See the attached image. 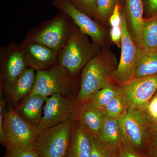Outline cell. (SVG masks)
<instances>
[{"label": "cell", "mask_w": 157, "mask_h": 157, "mask_svg": "<svg viewBox=\"0 0 157 157\" xmlns=\"http://www.w3.org/2000/svg\"><path fill=\"white\" fill-rule=\"evenodd\" d=\"M126 13L122 14L121 24L122 36L121 53L117 69L112 76L116 80L124 83L132 80L135 75L137 66L138 46L128 28Z\"/></svg>", "instance_id": "cell-7"}, {"label": "cell", "mask_w": 157, "mask_h": 157, "mask_svg": "<svg viewBox=\"0 0 157 157\" xmlns=\"http://www.w3.org/2000/svg\"><path fill=\"white\" fill-rule=\"evenodd\" d=\"M110 35L112 42L119 47H121L122 36V32L121 25L119 26L111 27Z\"/></svg>", "instance_id": "cell-32"}, {"label": "cell", "mask_w": 157, "mask_h": 157, "mask_svg": "<svg viewBox=\"0 0 157 157\" xmlns=\"http://www.w3.org/2000/svg\"><path fill=\"white\" fill-rule=\"evenodd\" d=\"M76 26L64 46L59 52L58 64L71 76L83 69L91 59L98 53L95 44L91 43L87 35Z\"/></svg>", "instance_id": "cell-1"}, {"label": "cell", "mask_w": 157, "mask_h": 157, "mask_svg": "<svg viewBox=\"0 0 157 157\" xmlns=\"http://www.w3.org/2000/svg\"><path fill=\"white\" fill-rule=\"evenodd\" d=\"M90 135L92 145V157H119V150L105 145L97 136Z\"/></svg>", "instance_id": "cell-24"}, {"label": "cell", "mask_w": 157, "mask_h": 157, "mask_svg": "<svg viewBox=\"0 0 157 157\" xmlns=\"http://www.w3.org/2000/svg\"><path fill=\"white\" fill-rule=\"evenodd\" d=\"M105 113L89 101L78 103L73 120L76 119L90 135L98 137L104 122Z\"/></svg>", "instance_id": "cell-14"}, {"label": "cell", "mask_w": 157, "mask_h": 157, "mask_svg": "<svg viewBox=\"0 0 157 157\" xmlns=\"http://www.w3.org/2000/svg\"><path fill=\"white\" fill-rule=\"evenodd\" d=\"M92 145L90 135L78 124L73 130L67 152L65 157H92Z\"/></svg>", "instance_id": "cell-15"}, {"label": "cell", "mask_w": 157, "mask_h": 157, "mask_svg": "<svg viewBox=\"0 0 157 157\" xmlns=\"http://www.w3.org/2000/svg\"><path fill=\"white\" fill-rule=\"evenodd\" d=\"M155 75H157V49L146 50L138 48L137 68L132 79Z\"/></svg>", "instance_id": "cell-19"}, {"label": "cell", "mask_w": 157, "mask_h": 157, "mask_svg": "<svg viewBox=\"0 0 157 157\" xmlns=\"http://www.w3.org/2000/svg\"><path fill=\"white\" fill-rule=\"evenodd\" d=\"M47 98L38 95L26 97L20 107L21 116L32 125L36 127L42 118L44 104Z\"/></svg>", "instance_id": "cell-17"}, {"label": "cell", "mask_w": 157, "mask_h": 157, "mask_svg": "<svg viewBox=\"0 0 157 157\" xmlns=\"http://www.w3.org/2000/svg\"><path fill=\"white\" fill-rule=\"evenodd\" d=\"M145 111L148 122L151 125L157 124V94L152 98Z\"/></svg>", "instance_id": "cell-28"}, {"label": "cell", "mask_w": 157, "mask_h": 157, "mask_svg": "<svg viewBox=\"0 0 157 157\" xmlns=\"http://www.w3.org/2000/svg\"><path fill=\"white\" fill-rule=\"evenodd\" d=\"M71 77L58 64L47 70L36 71V84L29 95L45 98L56 94L67 95L72 85Z\"/></svg>", "instance_id": "cell-6"}, {"label": "cell", "mask_w": 157, "mask_h": 157, "mask_svg": "<svg viewBox=\"0 0 157 157\" xmlns=\"http://www.w3.org/2000/svg\"><path fill=\"white\" fill-rule=\"evenodd\" d=\"M98 137L105 145L119 150L122 142L117 119L105 114L103 125Z\"/></svg>", "instance_id": "cell-20"}, {"label": "cell", "mask_w": 157, "mask_h": 157, "mask_svg": "<svg viewBox=\"0 0 157 157\" xmlns=\"http://www.w3.org/2000/svg\"><path fill=\"white\" fill-rule=\"evenodd\" d=\"M126 14L138 47L140 45L144 19L142 0H126Z\"/></svg>", "instance_id": "cell-18"}, {"label": "cell", "mask_w": 157, "mask_h": 157, "mask_svg": "<svg viewBox=\"0 0 157 157\" xmlns=\"http://www.w3.org/2000/svg\"><path fill=\"white\" fill-rule=\"evenodd\" d=\"M7 152L4 157H39L33 146L20 145L8 141Z\"/></svg>", "instance_id": "cell-25"}, {"label": "cell", "mask_w": 157, "mask_h": 157, "mask_svg": "<svg viewBox=\"0 0 157 157\" xmlns=\"http://www.w3.org/2000/svg\"><path fill=\"white\" fill-rule=\"evenodd\" d=\"M122 22V14L120 11V7L117 4L113 9L112 14L109 17V23L111 27L119 26Z\"/></svg>", "instance_id": "cell-30"}, {"label": "cell", "mask_w": 157, "mask_h": 157, "mask_svg": "<svg viewBox=\"0 0 157 157\" xmlns=\"http://www.w3.org/2000/svg\"><path fill=\"white\" fill-rule=\"evenodd\" d=\"M104 53H99L82 69L80 89L77 97L78 103L88 101L95 94L109 82L112 75V64Z\"/></svg>", "instance_id": "cell-4"}, {"label": "cell", "mask_w": 157, "mask_h": 157, "mask_svg": "<svg viewBox=\"0 0 157 157\" xmlns=\"http://www.w3.org/2000/svg\"><path fill=\"white\" fill-rule=\"evenodd\" d=\"M6 112L5 108V103L4 99L1 95V100H0V140L2 144L6 146L8 140L6 138V135L4 132V125H3V119L4 114Z\"/></svg>", "instance_id": "cell-29"}, {"label": "cell", "mask_w": 157, "mask_h": 157, "mask_svg": "<svg viewBox=\"0 0 157 157\" xmlns=\"http://www.w3.org/2000/svg\"><path fill=\"white\" fill-rule=\"evenodd\" d=\"M73 4L90 17H96L97 0H76Z\"/></svg>", "instance_id": "cell-27"}, {"label": "cell", "mask_w": 157, "mask_h": 157, "mask_svg": "<svg viewBox=\"0 0 157 157\" xmlns=\"http://www.w3.org/2000/svg\"><path fill=\"white\" fill-rule=\"evenodd\" d=\"M3 125L8 142L24 146H33L34 139L39 131L11 107L6 110Z\"/></svg>", "instance_id": "cell-10"}, {"label": "cell", "mask_w": 157, "mask_h": 157, "mask_svg": "<svg viewBox=\"0 0 157 157\" xmlns=\"http://www.w3.org/2000/svg\"><path fill=\"white\" fill-rule=\"evenodd\" d=\"M129 107L145 111L157 90V75L132 79L121 87Z\"/></svg>", "instance_id": "cell-9"}, {"label": "cell", "mask_w": 157, "mask_h": 157, "mask_svg": "<svg viewBox=\"0 0 157 157\" xmlns=\"http://www.w3.org/2000/svg\"><path fill=\"white\" fill-rule=\"evenodd\" d=\"M118 0H97L96 18L104 21L110 17Z\"/></svg>", "instance_id": "cell-26"}, {"label": "cell", "mask_w": 157, "mask_h": 157, "mask_svg": "<svg viewBox=\"0 0 157 157\" xmlns=\"http://www.w3.org/2000/svg\"><path fill=\"white\" fill-rule=\"evenodd\" d=\"M144 112L128 107L118 119L122 143L135 150L143 146L147 137L148 122Z\"/></svg>", "instance_id": "cell-5"}, {"label": "cell", "mask_w": 157, "mask_h": 157, "mask_svg": "<svg viewBox=\"0 0 157 157\" xmlns=\"http://www.w3.org/2000/svg\"><path fill=\"white\" fill-rule=\"evenodd\" d=\"M73 120L39 130L33 146L39 157H65L71 139Z\"/></svg>", "instance_id": "cell-3"}, {"label": "cell", "mask_w": 157, "mask_h": 157, "mask_svg": "<svg viewBox=\"0 0 157 157\" xmlns=\"http://www.w3.org/2000/svg\"><path fill=\"white\" fill-rule=\"evenodd\" d=\"M19 46L29 67L36 71L47 70L58 64L59 52L47 46L25 39Z\"/></svg>", "instance_id": "cell-13"}, {"label": "cell", "mask_w": 157, "mask_h": 157, "mask_svg": "<svg viewBox=\"0 0 157 157\" xmlns=\"http://www.w3.org/2000/svg\"><path fill=\"white\" fill-rule=\"evenodd\" d=\"M152 155V157H157V148H153Z\"/></svg>", "instance_id": "cell-35"}, {"label": "cell", "mask_w": 157, "mask_h": 157, "mask_svg": "<svg viewBox=\"0 0 157 157\" xmlns=\"http://www.w3.org/2000/svg\"><path fill=\"white\" fill-rule=\"evenodd\" d=\"M119 157H142L133 147L122 143L119 150Z\"/></svg>", "instance_id": "cell-31"}, {"label": "cell", "mask_w": 157, "mask_h": 157, "mask_svg": "<svg viewBox=\"0 0 157 157\" xmlns=\"http://www.w3.org/2000/svg\"><path fill=\"white\" fill-rule=\"evenodd\" d=\"M121 91V87H117L109 82L95 93L88 101L95 107L103 111L104 107L108 102Z\"/></svg>", "instance_id": "cell-22"}, {"label": "cell", "mask_w": 157, "mask_h": 157, "mask_svg": "<svg viewBox=\"0 0 157 157\" xmlns=\"http://www.w3.org/2000/svg\"><path fill=\"white\" fill-rule=\"evenodd\" d=\"M78 104V101L62 95L51 96L45 101L42 118L36 128L40 130L73 120Z\"/></svg>", "instance_id": "cell-8"}, {"label": "cell", "mask_w": 157, "mask_h": 157, "mask_svg": "<svg viewBox=\"0 0 157 157\" xmlns=\"http://www.w3.org/2000/svg\"><path fill=\"white\" fill-rule=\"evenodd\" d=\"M36 79V71L28 67L13 82L8 90L12 99L17 101L29 95L33 90Z\"/></svg>", "instance_id": "cell-16"}, {"label": "cell", "mask_w": 157, "mask_h": 157, "mask_svg": "<svg viewBox=\"0 0 157 157\" xmlns=\"http://www.w3.org/2000/svg\"><path fill=\"white\" fill-rule=\"evenodd\" d=\"M53 5L66 13L83 34L89 36L93 43L100 45L104 42L105 35L101 26L92 18L77 9L68 0H54Z\"/></svg>", "instance_id": "cell-12"}, {"label": "cell", "mask_w": 157, "mask_h": 157, "mask_svg": "<svg viewBox=\"0 0 157 157\" xmlns=\"http://www.w3.org/2000/svg\"><path fill=\"white\" fill-rule=\"evenodd\" d=\"M148 13L151 17L157 16V0H145Z\"/></svg>", "instance_id": "cell-34"}, {"label": "cell", "mask_w": 157, "mask_h": 157, "mask_svg": "<svg viewBox=\"0 0 157 157\" xmlns=\"http://www.w3.org/2000/svg\"><path fill=\"white\" fill-rule=\"evenodd\" d=\"M68 1H70V2H71L73 3L74 2H75L76 0H68Z\"/></svg>", "instance_id": "cell-36"}, {"label": "cell", "mask_w": 157, "mask_h": 157, "mask_svg": "<svg viewBox=\"0 0 157 157\" xmlns=\"http://www.w3.org/2000/svg\"><path fill=\"white\" fill-rule=\"evenodd\" d=\"M128 107L126 98L121 90L119 94L108 102L103 111L105 114L118 119Z\"/></svg>", "instance_id": "cell-23"}, {"label": "cell", "mask_w": 157, "mask_h": 157, "mask_svg": "<svg viewBox=\"0 0 157 157\" xmlns=\"http://www.w3.org/2000/svg\"><path fill=\"white\" fill-rule=\"evenodd\" d=\"M138 47L146 50L157 49V16L144 19L141 41Z\"/></svg>", "instance_id": "cell-21"}, {"label": "cell", "mask_w": 157, "mask_h": 157, "mask_svg": "<svg viewBox=\"0 0 157 157\" xmlns=\"http://www.w3.org/2000/svg\"><path fill=\"white\" fill-rule=\"evenodd\" d=\"M149 136L153 148H157V124L151 125L147 132V136Z\"/></svg>", "instance_id": "cell-33"}, {"label": "cell", "mask_w": 157, "mask_h": 157, "mask_svg": "<svg viewBox=\"0 0 157 157\" xmlns=\"http://www.w3.org/2000/svg\"><path fill=\"white\" fill-rule=\"evenodd\" d=\"M76 26L68 15L61 11L52 19L42 23L28 34L25 39L47 46L59 52Z\"/></svg>", "instance_id": "cell-2"}, {"label": "cell", "mask_w": 157, "mask_h": 157, "mask_svg": "<svg viewBox=\"0 0 157 157\" xmlns=\"http://www.w3.org/2000/svg\"><path fill=\"white\" fill-rule=\"evenodd\" d=\"M1 77L9 90L13 82L28 67L27 61L19 45L14 42L1 48Z\"/></svg>", "instance_id": "cell-11"}]
</instances>
